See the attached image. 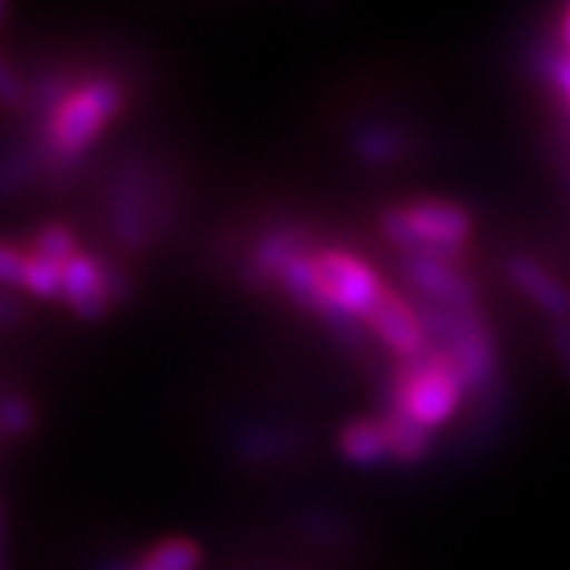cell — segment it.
<instances>
[{
  "label": "cell",
  "instance_id": "cell-14",
  "mask_svg": "<svg viewBox=\"0 0 570 570\" xmlns=\"http://www.w3.org/2000/svg\"><path fill=\"white\" fill-rule=\"evenodd\" d=\"M32 422L30 407L23 405L21 399H7V402H0V428L7 431V434H21L27 431Z\"/></svg>",
  "mask_w": 570,
  "mask_h": 570
},
{
  "label": "cell",
  "instance_id": "cell-15",
  "mask_svg": "<svg viewBox=\"0 0 570 570\" xmlns=\"http://www.w3.org/2000/svg\"><path fill=\"white\" fill-rule=\"evenodd\" d=\"M553 344H556V353H559V361H562V367L568 370L570 375V323H556Z\"/></svg>",
  "mask_w": 570,
  "mask_h": 570
},
{
  "label": "cell",
  "instance_id": "cell-1",
  "mask_svg": "<svg viewBox=\"0 0 570 570\" xmlns=\"http://www.w3.org/2000/svg\"><path fill=\"white\" fill-rule=\"evenodd\" d=\"M45 97V158L53 166H70L82 160L99 135L122 111V88L111 76H90L82 82L47 79L41 88Z\"/></svg>",
  "mask_w": 570,
  "mask_h": 570
},
{
  "label": "cell",
  "instance_id": "cell-11",
  "mask_svg": "<svg viewBox=\"0 0 570 570\" xmlns=\"http://www.w3.org/2000/svg\"><path fill=\"white\" fill-rule=\"evenodd\" d=\"M382 425L384 431H387V440H391L393 460L413 463V460H420L428 451V445H431V431H425L422 425L411 422L407 416L393 411V407L382 416Z\"/></svg>",
  "mask_w": 570,
  "mask_h": 570
},
{
  "label": "cell",
  "instance_id": "cell-4",
  "mask_svg": "<svg viewBox=\"0 0 570 570\" xmlns=\"http://www.w3.org/2000/svg\"><path fill=\"white\" fill-rule=\"evenodd\" d=\"M317 277L330 303V326H353V321H367L373 306L382 301L384 285L370 263L344 248L315 250Z\"/></svg>",
  "mask_w": 570,
  "mask_h": 570
},
{
  "label": "cell",
  "instance_id": "cell-6",
  "mask_svg": "<svg viewBox=\"0 0 570 570\" xmlns=\"http://www.w3.org/2000/svg\"><path fill=\"white\" fill-rule=\"evenodd\" d=\"M402 274L411 285H416L428 303L458 308V312H474L478 308V288L460 274L451 259L443 256H405Z\"/></svg>",
  "mask_w": 570,
  "mask_h": 570
},
{
  "label": "cell",
  "instance_id": "cell-5",
  "mask_svg": "<svg viewBox=\"0 0 570 570\" xmlns=\"http://www.w3.org/2000/svg\"><path fill=\"white\" fill-rule=\"evenodd\" d=\"M367 330L373 332L375 338L382 341L391 353H396L399 358L405 361L420 358L422 353L431 350L416 306H411L402 294L391 292V288H384L382 301L375 303L373 312L367 315Z\"/></svg>",
  "mask_w": 570,
  "mask_h": 570
},
{
  "label": "cell",
  "instance_id": "cell-18",
  "mask_svg": "<svg viewBox=\"0 0 570 570\" xmlns=\"http://www.w3.org/2000/svg\"><path fill=\"white\" fill-rule=\"evenodd\" d=\"M562 38H564V45H568V50H570V9H568V18H564V27H562Z\"/></svg>",
  "mask_w": 570,
  "mask_h": 570
},
{
  "label": "cell",
  "instance_id": "cell-16",
  "mask_svg": "<svg viewBox=\"0 0 570 570\" xmlns=\"http://www.w3.org/2000/svg\"><path fill=\"white\" fill-rule=\"evenodd\" d=\"M553 79H556V85H559V88H562L564 94L570 97V53H564V56H559V59H556Z\"/></svg>",
  "mask_w": 570,
  "mask_h": 570
},
{
  "label": "cell",
  "instance_id": "cell-9",
  "mask_svg": "<svg viewBox=\"0 0 570 570\" xmlns=\"http://www.w3.org/2000/svg\"><path fill=\"white\" fill-rule=\"evenodd\" d=\"M277 283L283 285V292L292 297L294 303L312 315L323 317V321L330 323L332 312L330 303H326V294L321 288V277H317V265H315V254H308V250H297L294 256L285 259V265L279 268Z\"/></svg>",
  "mask_w": 570,
  "mask_h": 570
},
{
  "label": "cell",
  "instance_id": "cell-17",
  "mask_svg": "<svg viewBox=\"0 0 570 570\" xmlns=\"http://www.w3.org/2000/svg\"><path fill=\"white\" fill-rule=\"evenodd\" d=\"M21 317V308L12 297H0V326H7V323H16Z\"/></svg>",
  "mask_w": 570,
  "mask_h": 570
},
{
  "label": "cell",
  "instance_id": "cell-10",
  "mask_svg": "<svg viewBox=\"0 0 570 570\" xmlns=\"http://www.w3.org/2000/svg\"><path fill=\"white\" fill-rule=\"evenodd\" d=\"M338 449L355 465H379L393 460L391 440H387V431H384L382 420L350 422L341 431Z\"/></svg>",
  "mask_w": 570,
  "mask_h": 570
},
{
  "label": "cell",
  "instance_id": "cell-13",
  "mask_svg": "<svg viewBox=\"0 0 570 570\" xmlns=\"http://www.w3.org/2000/svg\"><path fill=\"white\" fill-rule=\"evenodd\" d=\"M27 99V88H23L21 76L9 68V61L0 56V106L18 108Z\"/></svg>",
  "mask_w": 570,
  "mask_h": 570
},
{
  "label": "cell",
  "instance_id": "cell-3",
  "mask_svg": "<svg viewBox=\"0 0 570 570\" xmlns=\"http://www.w3.org/2000/svg\"><path fill=\"white\" fill-rule=\"evenodd\" d=\"M384 233L405 256L454 259L472 236V218L458 204L425 198L387 213Z\"/></svg>",
  "mask_w": 570,
  "mask_h": 570
},
{
  "label": "cell",
  "instance_id": "cell-12",
  "mask_svg": "<svg viewBox=\"0 0 570 570\" xmlns=\"http://www.w3.org/2000/svg\"><path fill=\"white\" fill-rule=\"evenodd\" d=\"M202 550L189 539H166L142 556L135 570H198Z\"/></svg>",
  "mask_w": 570,
  "mask_h": 570
},
{
  "label": "cell",
  "instance_id": "cell-2",
  "mask_svg": "<svg viewBox=\"0 0 570 570\" xmlns=\"http://www.w3.org/2000/svg\"><path fill=\"white\" fill-rule=\"evenodd\" d=\"M465 393L463 373L440 346H431L420 358L405 361L393 382V411L422 425L440 428L454 416Z\"/></svg>",
  "mask_w": 570,
  "mask_h": 570
},
{
  "label": "cell",
  "instance_id": "cell-8",
  "mask_svg": "<svg viewBox=\"0 0 570 570\" xmlns=\"http://www.w3.org/2000/svg\"><path fill=\"white\" fill-rule=\"evenodd\" d=\"M507 274L518 292L530 297L544 315L553 317L556 323H570V288L559 283V277H553L544 265L530 256H512L507 263Z\"/></svg>",
  "mask_w": 570,
  "mask_h": 570
},
{
  "label": "cell",
  "instance_id": "cell-7",
  "mask_svg": "<svg viewBox=\"0 0 570 570\" xmlns=\"http://www.w3.org/2000/svg\"><path fill=\"white\" fill-rule=\"evenodd\" d=\"M114 301H117V283H114L108 265L99 263L97 256L79 250L65 268L61 303H68L85 321H99V317L108 315Z\"/></svg>",
  "mask_w": 570,
  "mask_h": 570
}]
</instances>
